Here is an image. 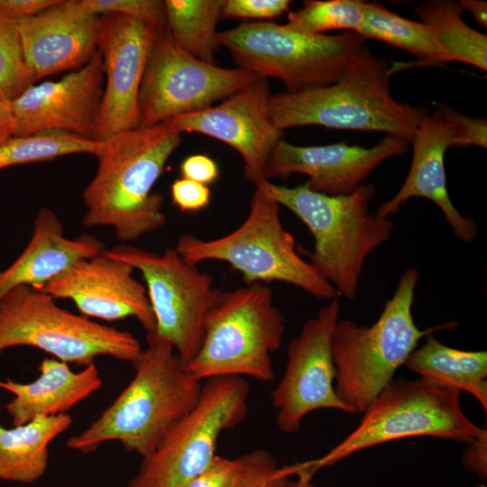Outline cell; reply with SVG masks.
<instances>
[{
    "label": "cell",
    "mask_w": 487,
    "mask_h": 487,
    "mask_svg": "<svg viewBox=\"0 0 487 487\" xmlns=\"http://www.w3.org/2000/svg\"><path fill=\"white\" fill-rule=\"evenodd\" d=\"M182 133L166 121L138 126L101 142L96 174L82 193L86 227H112L123 242L162 227L163 198L152 189L181 142Z\"/></svg>",
    "instance_id": "6da1fadb"
},
{
    "label": "cell",
    "mask_w": 487,
    "mask_h": 487,
    "mask_svg": "<svg viewBox=\"0 0 487 487\" xmlns=\"http://www.w3.org/2000/svg\"><path fill=\"white\" fill-rule=\"evenodd\" d=\"M132 363L134 376L113 403L67 446L83 454L118 441L142 458L197 403L203 381L186 369L174 348L153 334Z\"/></svg>",
    "instance_id": "7a4b0ae2"
},
{
    "label": "cell",
    "mask_w": 487,
    "mask_h": 487,
    "mask_svg": "<svg viewBox=\"0 0 487 487\" xmlns=\"http://www.w3.org/2000/svg\"><path fill=\"white\" fill-rule=\"evenodd\" d=\"M262 187L280 206L294 213L314 238L308 262L335 288L337 295L354 300L365 261L391 236L394 223L370 210L376 190L363 184L345 196H328L304 183L289 188L263 180Z\"/></svg>",
    "instance_id": "3957f363"
},
{
    "label": "cell",
    "mask_w": 487,
    "mask_h": 487,
    "mask_svg": "<svg viewBox=\"0 0 487 487\" xmlns=\"http://www.w3.org/2000/svg\"><path fill=\"white\" fill-rule=\"evenodd\" d=\"M392 69L364 46L335 83L298 93L271 96L270 113L281 131L299 126L382 132L412 140L427 114L402 104L391 92Z\"/></svg>",
    "instance_id": "277c9868"
},
{
    "label": "cell",
    "mask_w": 487,
    "mask_h": 487,
    "mask_svg": "<svg viewBox=\"0 0 487 487\" xmlns=\"http://www.w3.org/2000/svg\"><path fill=\"white\" fill-rule=\"evenodd\" d=\"M418 279L416 268L407 269L372 326L349 319H339L335 325L331 344L335 390L352 413L363 414L372 405L421 338L455 326L447 322L426 330L418 328L412 315Z\"/></svg>",
    "instance_id": "5b68a950"
},
{
    "label": "cell",
    "mask_w": 487,
    "mask_h": 487,
    "mask_svg": "<svg viewBox=\"0 0 487 487\" xmlns=\"http://www.w3.org/2000/svg\"><path fill=\"white\" fill-rule=\"evenodd\" d=\"M280 207L262 187L255 186L248 215L237 228L210 240L183 234L174 249L197 265L205 261L228 263L240 272L245 285L280 281L319 299L339 297L298 253L292 234L281 222Z\"/></svg>",
    "instance_id": "8992f818"
},
{
    "label": "cell",
    "mask_w": 487,
    "mask_h": 487,
    "mask_svg": "<svg viewBox=\"0 0 487 487\" xmlns=\"http://www.w3.org/2000/svg\"><path fill=\"white\" fill-rule=\"evenodd\" d=\"M285 330V318L263 283L218 290L205 318L201 345L186 369L201 381L245 375L270 382L271 353L280 348Z\"/></svg>",
    "instance_id": "52a82bcc"
},
{
    "label": "cell",
    "mask_w": 487,
    "mask_h": 487,
    "mask_svg": "<svg viewBox=\"0 0 487 487\" xmlns=\"http://www.w3.org/2000/svg\"><path fill=\"white\" fill-rule=\"evenodd\" d=\"M217 38L237 68L281 80L286 93L335 83L365 46V39L354 32L313 34L269 21L243 23L218 32Z\"/></svg>",
    "instance_id": "ba28073f"
},
{
    "label": "cell",
    "mask_w": 487,
    "mask_h": 487,
    "mask_svg": "<svg viewBox=\"0 0 487 487\" xmlns=\"http://www.w3.org/2000/svg\"><path fill=\"white\" fill-rule=\"evenodd\" d=\"M461 392L421 378L392 380L363 413L358 426L326 455L305 462L313 472L381 444L433 436L468 444L482 432L461 406Z\"/></svg>",
    "instance_id": "9c48e42d"
},
{
    "label": "cell",
    "mask_w": 487,
    "mask_h": 487,
    "mask_svg": "<svg viewBox=\"0 0 487 487\" xmlns=\"http://www.w3.org/2000/svg\"><path fill=\"white\" fill-rule=\"evenodd\" d=\"M21 345L84 366L101 355L133 363L142 350L133 334L71 313L30 286L14 288L0 299V354Z\"/></svg>",
    "instance_id": "30bf717a"
},
{
    "label": "cell",
    "mask_w": 487,
    "mask_h": 487,
    "mask_svg": "<svg viewBox=\"0 0 487 487\" xmlns=\"http://www.w3.org/2000/svg\"><path fill=\"white\" fill-rule=\"evenodd\" d=\"M249 392L241 376L203 381L195 406L142 458L126 487H184L215 457L220 434L244 421Z\"/></svg>",
    "instance_id": "8fae6325"
},
{
    "label": "cell",
    "mask_w": 487,
    "mask_h": 487,
    "mask_svg": "<svg viewBox=\"0 0 487 487\" xmlns=\"http://www.w3.org/2000/svg\"><path fill=\"white\" fill-rule=\"evenodd\" d=\"M105 253L140 271L156 322L152 334L168 342L184 363L189 362L201 345L205 318L219 290L213 278L174 248L158 253L120 244Z\"/></svg>",
    "instance_id": "7c38bea8"
},
{
    "label": "cell",
    "mask_w": 487,
    "mask_h": 487,
    "mask_svg": "<svg viewBox=\"0 0 487 487\" xmlns=\"http://www.w3.org/2000/svg\"><path fill=\"white\" fill-rule=\"evenodd\" d=\"M255 76L240 68L202 61L169 32L154 41L139 95V126H150L210 107L244 88Z\"/></svg>",
    "instance_id": "4fadbf2b"
},
{
    "label": "cell",
    "mask_w": 487,
    "mask_h": 487,
    "mask_svg": "<svg viewBox=\"0 0 487 487\" xmlns=\"http://www.w3.org/2000/svg\"><path fill=\"white\" fill-rule=\"evenodd\" d=\"M336 297L307 320L287 348L283 376L271 393L276 423L284 433H297L303 418L318 409L352 413L335 390L332 336L340 319Z\"/></svg>",
    "instance_id": "5bb4252c"
},
{
    "label": "cell",
    "mask_w": 487,
    "mask_h": 487,
    "mask_svg": "<svg viewBox=\"0 0 487 487\" xmlns=\"http://www.w3.org/2000/svg\"><path fill=\"white\" fill-rule=\"evenodd\" d=\"M104 67L99 50L56 81L32 84L10 103L15 137L60 132L97 141Z\"/></svg>",
    "instance_id": "9a60e30c"
},
{
    "label": "cell",
    "mask_w": 487,
    "mask_h": 487,
    "mask_svg": "<svg viewBox=\"0 0 487 487\" xmlns=\"http://www.w3.org/2000/svg\"><path fill=\"white\" fill-rule=\"evenodd\" d=\"M270 97L267 79L255 77L218 105L169 121L181 133L204 134L232 147L244 161L245 178L255 186L266 179L267 161L283 136L272 121Z\"/></svg>",
    "instance_id": "2e32d148"
},
{
    "label": "cell",
    "mask_w": 487,
    "mask_h": 487,
    "mask_svg": "<svg viewBox=\"0 0 487 487\" xmlns=\"http://www.w3.org/2000/svg\"><path fill=\"white\" fill-rule=\"evenodd\" d=\"M102 16L98 50L106 74L98 120L97 141H106L140 124L139 95L156 39L153 28L121 14Z\"/></svg>",
    "instance_id": "e0dca14e"
},
{
    "label": "cell",
    "mask_w": 487,
    "mask_h": 487,
    "mask_svg": "<svg viewBox=\"0 0 487 487\" xmlns=\"http://www.w3.org/2000/svg\"><path fill=\"white\" fill-rule=\"evenodd\" d=\"M405 139L386 135L365 148L337 142L299 146L280 140L265 167V179L299 173L308 176L306 185L328 196H345L359 188L371 173L387 160L408 152Z\"/></svg>",
    "instance_id": "ac0fdd59"
},
{
    "label": "cell",
    "mask_w": 487,
    "mask_h": 487,
    "mask_svg": "<svg viewBox=\"0 0 487 487\" xmlns=\"http://www.w3.org/2000/svg\"><path fill=\"white\" fill-rule=\"evenodd\" d=\"M128 263L105 251L82 259L51 280L42 291L70 299L86 317L115 321L135 317L147 334L155 330V317L146 289L134 279Z\"/></svg>",
    "instance_id": "d6986e66"
},
{
    "label": "cell",
    "mask_w": 487,
    "mask_h": 487,
    "mask_svg": "<svg viewBox=\"0 0 487 487\" xmlns=\"http://www.w3.org/2000/svg\"><path fill=\"white\" fill-rule=\"evenodd\" d=\"M17 23L35 83L52 74L82 68L98 50L102 16L86 11L79 0H62Z\"/></svg>",
    "instance_id": "ffe728a7"
},
{
    "label": "cell",
    "mask_w": 487,
    "mask_h": 487,
    "mask_svg": "<svg viewBox=\"0 0 487 487\" xmlns=\"http://www.w3.org/2000/svg\"><path fill=\"white\" fill-rule=\"evenodd\" d=\"M410 142L413 157L407 178L376 214L389 217L409 198H424L442 211L455 237L464 243L473 242L478 235L474 220L456 209L446 188L444 158L446 150L452 147V131L440 105L432 115L427 114L422 118Z\"/></svg>",
    "instance_id": "44dd1931"
},
{
    "label": "cell",
    "mask_w": 487,
    "mask_h": 487,
    "mask_svg": "<svg viewBox=\"0 0 487 487\" xmlns=\"http://www.w3.org/2000/svg\"><path fill=\"white\" fill-rule=\"evenodd\" d=\"M105 250L103 244L91 234L66 237L58 216L51 209L41 207L24 250L7 268L0 270V299L18 286L41 290L75 262Z\"/></svg>",
    "instance_id": "7402d4cb"
},
{
    "label": "cell",
    "mask_w": 487,
    "mask_h": 487,
    "mask_svg": "<svg viewBox=\"0 0 487 487\" xmlns=\"http://www.w3.org/2000/svg\"><path fill=\"white\" fill-rule=\"evenodd\" d=\"M39 372V377L29 383L0 381V387L14 395L5 406L14 426L40 417L66 414L103 383L94 363L75 372L65 362L45 358Z\"/></svg>",
    "instance_id": "603a6c76"
},
{
    "label": "cell",
    "mask_w": 487,
    "mask_h": 487,
    "mask_svg": "<svg viewBox=\"0 0 487 487\" xmlns=\"http://www.w3.org/2000/svg\"><path fill=\"white\" fill-rule=\"evenodd\" d=\"M408 357L406 367L436 385L466 391L487 410V353L447 346L433 333Z\"/></svg>",
    "instance_id": "cb8c5ba5"
},
{
    "label": "cell",
    "mask_w": 487,
    "mask_h": 487,
    "mask_svg": "<svg viewBox=\"0 0 487 487\" xmlns=\"http://www.w3.org/2000/svg\"><path fill=\"white\" fill-rule=\"evenodd\" d=\"M72 423L68 414L40 417L5 428L0 424V480L32 483L46 472L49 445Z\"/></svg>",
    "instance_id": "d4e9b609"
},
{
    "label": "cell",
    "mask_w": 487,
    "mask_h": 487,
    "mask_svg": "<svg viewBox=\"0 0 487 487\" xmlns=\"http://www.w3.org/2000/svg\"><path fill=\"white\" fill-rule=\"evenodd\" d=\"M357 33L365 40H378L403 49L424 64L450 62L446 51L429 26L375 3H364L363 18Z\"/></svg>",
    "instance_id": "484cf974"
},
{
    "label": "cell",
    "mask_w": 487,
    "mask_h": 487,
    "mask_svg": "<svg viewBox=\"0 0 487 487\" xmlns=\"http://www.w3.org/2000/svg\"><path fill=\"white\" fill-rule=\"evenodd\" d=\"M168 32L191 56L215 64L220 47L216 24L224 0H165Z\"/></svg>",
    "instance_id": "4316f807"
},
{
    "label": "cell",
    "mask_w": 487,
    "mask_h": 487,
    "mask_svg": "<svg viewBox=\"0 0 487 487\" xmlns=\"http://www.w3.org/2000/svg\"><path fill=\"white\" fill-rule=\"evenodd\" d=\"M463 12L460 3L452 0L425 1L415 8L420 22L436 33L450 62H464L486 71L487 35L467 25Z\"/></svg>",
    "instance_id": "83f0119b"
},
{
    "label": "cell",
    "mask_w": 487,
    "mask_h": 487,
    "mask_svg": "<svg viewBox=\"0 0 487 487\" xmlns=\"http://www.w3.org/2000/svg\"><path fill=\"white\" fill-rule=\"evenodd\" d=\"M101 143L60 132L14 136L0 144V170L14 165L52 161L69 154L87 153L96 156Z\"/></svg>",
    "instance_id": "f1b7e54d"
},
{
    "label": "cell",
    "mask_w": 487,
    "mask_h": 487,
    "mask_svg": "<svg viewBox=\"0 0 487 487\" xmlns=\"http://www.w3.org/2000/svg\"><path fill=\"white\" fill-rule=\"evenodd\" d=\"M361 0H308L303 7L289 12L290 26L313 34H326L334 30L358 32L363 18Z\"/></svg>",
    "instance_id": "f546056e"
},
{
    "label": "cell",
    "mask_w": 487,
    "mask_h": 487,
    "mask_svg": "<svg viewBox=\"0 0 487 487\" xmlns=\"http://www.w3.org/2000/svg\"><path fill=\"white\" fill-rule=\"evenodd\" d=\"M32 84L17 20L0 12V98L10 104Z\"/></svg>",
    "instance_id": "4dcf8cb0"
},
{
    "label": "cell",
    "mask_w": 487,
    "mask_h": 487,
    "mask_svg": "<svg viewBox=\"0 0 487 487\" xmlns=\"http://www.w3.org/2000/svg\"><path fill=\"white\" fill-rule=\"evenodd\" d=\"M237 460L233 487H284L297 473L296 464L280 467L274 456L262 449L245 453Z\"/></svg>",
    "instance_id": "1f68e13d"
},
{
    "label": "cell",
    "mask_w": 487,
    "mask_h": 487,
    "mask_svg": "<svg viewBox=\"0 0 487 487\" xmlns=\"http://www.w3.org/2000/svg\"><path fill=\"white\" fill-rule=\"evenodd\" d=\"M79 4L96 15L121 14L144 23L159 33L169 32L165 3L161 0H79Z\"/></svg>",
    "instance_id": "d6a6232c"
},
{
    "label": "cell",
    "mask_w": 487,
    "mask_h": 487,
    "mask_svg": "<svg viewBox=\"0 0 487 487\" xmlns=\"http://www.w3.org/2000/svg\"><path fill=\"white\" fill-rule=\"evenodd\" d=\"M289 0H224L221 17L243 20H272L288 12Z\"/></svg>",
    "instance_id": "836d02e7"
},
{
    "label": "cell",
    "mask_w": 487,
    "mask_h": 487,
    "mask_svg": "<svg viewBox=\"0 0 487 487\" xmlns=\"http://www.w3.org/2000/svg\"><path fill=\"white\" fill-rule=\"evenodd\" d=\"M452 131V147L469 145L487 147L486 118L465 116L446 105H440Z\"/></svg>",
    "instance_id": "e575fe53"
},
{
    "label": "cell",
    "mask_w": 487,
    "mask_h": 487,
    "mask_svg": "<svg viewBox=\"0 0 487 487\" xmlns=\"http://www.w3.org/2000/svg\"><path fill=\"white\" fill-rule=\"evenodd\" d=\"M170 195L173 204L182 212L202 210L211 198L208 186L184 178L173 181Z\"/></svg>",
    "instance_id": "d590c367"
},
{
    "label": "cell",
    "mask_w": 487,
    "mask_h": 487,
    "mask_svg": "<svg viewBox=\"0 0 487 487\" xmlns=\"http://www.w3.org/2000/svg\"><path fill=\"white\" fill-rule=\"evenodd\" d=\"M238 460L216 455L208 465L184 487H233Z\"/></svg>",
    "instance_id": "8d00e7d4"
},
{
    "label": "cell",
    "mask_w": 487,
    "mask_h": 487,
    "mask_svg": "<svg viewBox=\"0 0 487 487\" xmlns=\"http://www.w3.org/2000/svg\"><path fill=\"white\" fill-rule=\"evenodd\" d=\"M181 178L208 186L219 176L217 163L208 155L192 154L185 158L179 167Z\"/></svg>",
    "instance_id": "74e56055"
},
{
    "label": "cell",
    "mask_w": 487,
    "mask_h": 487,
    "mask_svg": "<svg viewBox=\"0 0 487 487\" xmlns=\"http://www.w3.org/2000/svg\"><path fill=\"white\" fill-rule=\"evenodd\" d=\"M462 455L464 468L475 473L481 480L487 478V429L482 427L480 435L467 444Z\"/></svg>",
    "instance_id": "f35d334b"
},
{
    "label": "cell",
    "mask_w": 487,
    "mask_h": 487,
    "mask_svg": "<svg viewBox=\"0 0 487 487\" xmlns=\"http://www.w3.org/2000/svg\"><path fill=\"white\" fill-rule=\"evenodd\" d=\"M62 0H0V12L14 19L30 17L60 4Z\"/></svg>",
    "instance_id": "ab89813d"
},
{
    "label": "cell",
    "mask_w": 487,
    "mask_h": 487,
    "mask_svg": "<svg viewBox=\"0 0 487 487\" xmlns=\"http://www.w3.org/2000/svg\"><path fill=\"white\" fill-rule=\"evenodd\" d=\"M15 121L9 103L0 98V144L14 137Z\"/></svg>",
    "instance_id": "60d3db41"
},
{
    "label": "cell",
    "mask_w": 487,
    "mask_h": 487,
    "mask_svg": "<svg viewBox=\"0 0 487 487\" xmlns=\"http://www.w3.org/2000/svg\"><path fill=\"white\" fill-rule=\"evenodd\" d=\"M464 10L473 15L474 21L487 27V3L481 0H462L459 2Z\"/></svg>",
    "instance_id": "b9f144b4"
},
{
    "label": "cell",
    "mask_w": 487,
    "mask_h": 487,
    "mask_svg": "<svg viewBox=\"0 0 487 487\" xmlns=\"http://www.w3.org/2000/svg\"><path fill=\"white\" fill-rule=\"evenodd\" d=\"M296 464L297 479L294 481L289 480L284 487H317L312 482V477L315 473L305 465L304 462Z\"/></svg>",
    "instance_id": "7bdbcfd3"
},
{
    "label": "cell",
    "mask_w": 487,
    "mask_h": 487,
    "mask_svg": "<svg viewBox=\"0 0 487 487\" xmlns=\"http://www.w3.org/2000/svg\"><path fill=\"white\" fill-rule=\"evenodd\" d=\"M474 487H485V485H483V484H477V485H475Z\"/></svg>",
    "instance_id": "ee69618b"
}]
</instances>
